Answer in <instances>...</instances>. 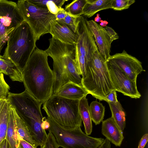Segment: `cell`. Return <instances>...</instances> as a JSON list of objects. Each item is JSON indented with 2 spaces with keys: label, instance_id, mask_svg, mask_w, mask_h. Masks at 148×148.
I'll return each instance as SVG.
<instances>
[{
  "label": "cell",
  "instance_id": "obj_1",
  "mask_svg": "<svg viewBox=\"0 0 148 148\" xmlns=\"http://www.w3.org/2000/svg\"><path fill=\"white\" fill-rule=\"evenodd\" d=\"M48 56L36 47L22 72L25 90L42 104L53 94L54 75L48 64Z\"/></svg>",
  "mask_w": 148,
  "mask_h": 148
},
{
  "label": "cell",
  "instance_id": "obj_2",
  "mask_svg": "<svg viewBox=\"0 0 148 148\" xmlns=\"http://www.w3.org/2000/svg\"><path fill=\"white\" fill-rule=\"evenodd\" d=\"M7 99L27 126L33 139L41 147L47 134L42 127L44 119L41 111L42 104L25 90L19 93L10 92Z\"/></svg>",
  "mask_w": 148,
  "mask_h": 148
},
{
  "label": "cell",
  "instance_id": "obj_3",
  "mask_svg": "<svg viewBox=\"0 0 148 148\" xmlns=\"http://www.w3.org/2000/svg\"><path fill=\"white\" fill-rule=\"evenodd\" d=\"M3 56L11 61L22 72L36 47L33 32L25 21L9 35Z\"/></svg>",
  "mask_w": 148,
  "mask_h": 148
},
{
  "label": "cell",
  "instance_id": "obj_4",
  "mask_svg": "<svg viewBox=\"0 0 148 148\" xmlns=\"http://www.w3.org/2000/svg\"><path fill=\"white\" fill-rule=\"evenodd\" d=\"M106 61L97 49L88 64L85 77L82 78L81 85L89 94L100 101H105V96L114 90Z\"/></svg>",
  "mask_w": 148,
  "mask_h": 148
},
{
  "label": "cell",
  "instance_id": "obj_5",
  "mask_svg": "<svg viewBox=\"0 0 148 148\" xmlns=\"http://www.w3.org/2000/svg\"><path fill=\"white\" fill-rule=\"evenodd\" d=\"M80 100L62 97L53 94L43 104L47 116L63 128L72 130L82 126L79 110Z\"/></svg>",
  "mask_w": 148,
  "mask_h": 148
},
{
  "label": "cell",
  "instance_id": "obj_6",
  "mask_svg": "<svg viewBox=\"0 0 148 148\" xmlns=\"http://www.w3.org/2000/svg\"><path fill=\"white\" fill-rule=\"evenodd\" d=\"M49 41V47L45 51L53 60V94H55L63 85L71 82L69 69L75 57V48L73 45L63 43L53 37Z\"/></svg>",
  "mask_w": 148,
  "mask_h": 148
},
{
  "label": "cell",
  "instance_id": "obj_7",
  "mask_svg": "<svg viewBox=\"0 0 148 148\" xmlns=\"http://www.w3.org/2000/svg\"><path fill=\"white\" fill-rule=\"evenodd\" d=\"M50 125L48 129L53 134L59 147L63 148H97L104 141L102 138L90 136L84 133L81 127L72 130L64 129L47 117Z\"/></svg>",
  "mask_w": 148,
  "mask_h": 148
},
{
  "label": "cell",
  "instance_id": "obj_8",
  "mask_svg": "<svg viewBox=\"0 0 148 148\" xmlns=\"http://www.w3.org/2000/svg\"><path fill=\"white\" fill-rule=\"evenodd\" d=\"M17 3L24 20L32 30L36 41L42 36L50 33V23L56 20L55 15L28 0H19Z\"/></svg>",
  "mask_w": 148,
  "mask_h": 148
},
{
  "label": "cell",
  "instance_id": "obj_9",
  "mask_svg": "<svg viewBox=\"0 0 148 148\" xmlns=\"http://www.w3.org/2000/svg\"><path fill=\"white\" fill-rule=\"evenodd\" d=\"M87 21L82 16L78 18L76 41L74 46L75 55L83 57L89 62L98 48L89 27Z\"/></svg>",
  "mask_w": 148,
  "mask_h": 148
},
{
  "label": "cell",
  "instance_id": "obj_10",
  "mask_svg": "<svg viewBox=\"0 0 148 148\" xmlns=\"http://www.w3.org/2000/svg\"><path fill=\"white\" fill-rule=\"evenodd\" d=\"M106 62L110 78L115 91L131 98H139L141 95L137 90L136 82L131 80L114 63L108 60Z\"/></svg>",
  "mask_w": 148,
  "mask_h": 148
},
{
  "label": "cell",
  "instance_id": "obj_11",
  "mask_svg": "<svg viewBox=\"0 0 148 148\" xmlns=\"http://www.w3.org/2000/svg\"><path fill=\"white\" fill-rule=\"evenodd\" d=\"M107 60L114 63L124 72L132 80L136 82L138 75L145 71L141 62L124 50L121 53L111 56Z\"/></svg>",
  "mask_w": 148,
  "mask_h": 148
},
{
  "label": "cell",
  "instance_id": "obj_12",
  "mask_svg": "<svg viewBox=\"0 0 148 148\" xmlns=\"http://www.w3.org/2000/svg\"><path fill=\"white\" fill-rule=\"evenodd\" d=\"M24 21L16 3L0 0V26L11 32Z\"/></svg>",
  "mask_w": 148,
  "mask_h": 148
},
{
  "label": "cell",
  "instance_id": "obj_13",
  "mask_svg": "<svg viewBox=\"0 0 148 148\" xmlns=\"http://www.w3.org/2000/svg\"><path fill=\"white\" fill-rule=\"evenodd\" d=\"M87 23L99 53L107 61L111 56L110 53L112 41L104 27L93 20L87 21Z\"/></svg>",
  "mask_w": 148,
  "mask_h": 148
},
{
  "label": "cell",
  "instance_id": "obj_14",
  "mask_svg": "<svg viewBox=\"0 0 148 148\" xmlns=\"http://www.w3.org/2000/svg\"><path fill=\"white\" fill-rule=\"evenodd\" d=\"M49 33L52 37L63 43L74 45L76 42V33L65 24L56 20L50 22Z\"/></svg>",
  "mask_w": 148,
  "mask_h": 148
},
{
  "label": "cell",
  "instance_id": "obj_15",
  "mask_svg": "<svg viewBox=\"0 0 148 148\" xmlns=\"http://www.w3.org/2000/svg\"><path fill=\"white\" fill-rule=\"evenodd\" d=\"M123 132L112 117L102 122V134L116 146L121 145L124 139Z\"/></svg>",
  "mask_w": 148,
  "mask_h": 148
},
{
  "label": "cell",
  "instance_id": "obj_16",
  "mask_svg": "<svg viewBox=\"0 0 148 148\" xmlns=\"http://www.w3.org/2000/svg\"><path fill=\"white\" fill-rule=\"evenodd\" d=\"M88 94V92L81 85L70 82L63 85L53 94L68 99L80 100Z\"/></svg>",
  "mask_w": 148,
  "mask_h": 148
},
{
  "label": "cell",
  "instance_id": "obj_17",
  "mask_svg": "<svg viewBox=\"0 0 148 148\" xmlns=\"http://www.w3.org/2000/svg\"><path fill=\"white\" fill-rule=\"evenodd\" d=\"M5 139L12 148H18L21 139L17 130L12 106L10 104Z\"/></svg>",
  "mask_w": 148,
  "mask_h": 148
},
{
  "label": "cell",
  "instance_id": "obj_18",
  "mask_svg": "<svg viewBox=\"0 0 148 148\" xmlns=\"http://www.w3.org/2000/svg\"><path fill=\"white\" fill-rule=\"evenodd\" d=\"M113 0H86L83 9V15L90 18L98 12L112 9Z\"/></svg>",
  "mask_w": 148,
  "mask_h": 148
},
{
  "label": "cell",
  "instance_id": "obj_19",
  "mask_svg": "<svg viewBox=\"0 0 148 148\" xmlns=\"http://www.w3.org/2000/svg\"><path fill=\"white\" fill-rule=\"evenodd\" d=\"M0 69L4 72V74L9 76L12 81L23 82L22 72L11 61L1 55Z\"/></svg>",
  "mask_w": 148,
  "mask_h": 148
},
{
  "label": "cell",
  "instance_id": "obj_20",
  "mask_svg": "<svg viewBox=\"0 0 148 148\" xmlns=\"http://www.w3.org/2000/svg\"><path fill=\"white\" fill-rule=\"evenodd\" d=\"M79 110L85 128V131L87 135H90L92 131V120L89 110V106L86 96L80 100Z\"/></svg>",
  "mask_w": 148,
  "mask_h": 148
},
{
  "label": "cell",
  "instance_id": "obj_21",
  "mask_svg": "<svg viewBox=\"0 0 148 148\" xmlns=\"http://www.w3.org/2000/svg\"><path fill=\"white\" fill-rule=\"evenodd\" d=\"M12 106L17 130L21 139L27 141L37 148L38 145L33 139L27 126Z\"/></svg>",
  "mask_w": 148,
  "mask_h": 148
},
{
  "label": "cell",
  "instance_id": "obj_22",
  "mask_svg": "<svg viewBox=\"0 0 148 148\" xmlns=\"http://www.w3.org/2000/svg\"><path fill=\"white\" fill-rule=\"evenodd\" d=\"M111 110L112 116L115 123L123 131L125 127L126 114L124 110L119 101L117 102H108Z\"/></svg>",
  "mask_w": 148,
  "mask_h": 148
},
{
  "label": "cell",
  "instance_id": "obj_23",
  "mask_svg": "<svg viewBox=\"0 0 148 148\" xmlns=\"http://www.w3.org/2000/svg\"><path fill=\"white\" fill-rule=\"evenodd\" d=\"M34 4L47 9L51 13L56 15L64 8L62 7L68 0H28Z\"/></svg>",
  "mask_w": 148,
  "mask_h": 148
},
{
  "label": "cell",
  "instance_id": "obj_24",
  "mask_svg": "<svg viewBox=\"0 0 148 148\" xmlns=\"http://www.w3.org/2000/svg\"><path fill=\"white\" fill-rule=\"evenodd\" d=\"M89 110L92 121L95 125L103 121L105 112V107L97 101H92L89 106Z\"/></svg>",
  "mask_w": 148,
  "mask_h": 148
},
{
  "label": "cell",
  "instance_id": "obj_25",
  "mask_svg": "<svg viewBox=\"0 0 148 148\" xmlns=\"http://www.w3.org/2000/svg\"><path fill=\"white\" fill-rule=\"evenodd\" d=\"M10 106L7 99L0 110V143L6 138Z\"/></svg>",
  "mask_w": 148,
  "mask_h": 148
},
{
  "label": "cell",
  "instance_id": "obj_26",
  "mask_svg": "<svg viewBox=\"0 0 148 148\" xmlns=\"http://www.w3.org/2000/svg\"><path fill=\"white\" fill-rule=\"evenodd\" d=\"M86 0H74L65 6L64 10L69 15L76 18L83 15Z\"/></svg>",
  "mask_w": 148,
  "mask_h": 148
},
{
  "label": "cell",
  "instance_id": "obj_27",
  "mask_svg": "<svg viewBox=\"0 0 148 148\" xmlns=\"http://www.w3.org/2000/svg\"><path fill=\"white\" fill-rule=\"evenodd\" d=\"M135 2L134 0H113L112 9L116 11L126 9Z\"/></svg>",
  "mask_w": 148,
  "mask_h": 148
},
{
  "label": "cell",
  "instance_id": "obj_28",
  "mask_svg": "<svg viewBox=\"0 0 148 148\" xmlns=\"http://www.w3.org/2000/svg\"><path fill=\"white\" fill-rule=\"evenodd\" d=\"M10 87L5 82L2 73H0V99H7Z\"/></svg>",
  "mask_w": 148,
  "mask_h": 148
},
{
  "label": "cell",
  "instance_id": "obj_29",
  "mask_svg": "<svg viewBox=\"0 0 148 148\" xmlns=\"http://www.w3.org/2000/svg\"><path fill=\"white\" fill-rule=\"evenodd\" d=\"M58 21L62 22L66 25L74 33H76L77 18L71 16L67 14L66 16L64 19Z\"/></svg>",
  "mask_w": 148,
  "mask_h": 148
},
{
  "label": "cell",
  "instance_id": "obj_30",
  "mask_svg": "<svg viewBox=\"0 0 148 148\" xmlns=\"http://www.w3.org/2000/svg\"><path fill=\"white\" fill-rule=\"evenodd\" d=\"M105 101L107 102H117L118 101L117 99L116 91L114 90H112L105 97Z\"/></svg>",
  "mask_w": 148,
  "mask_h": 148
},
{
  "label": "cell",
  "instance_id": "obj_31",
  "mask_svg": "<svg viewBox=\"0 0 148 148\" xmlns=\"http://www.w3.org/2000/svg\"><path fill=\"white\" fill-rule=\"evenodd\" d=\"M104 28L112 41L119 39L118 34L111 27L106 26Z\"/></svg>",
  "mask_w": 148,
  "mask_h": 148
},
{
  "label": "cell",
  "instance_id": "obj_32",
  "mask_svg": "<svg viewBox=\"0 0 148 148\" xmlns=\"http://www.w3.org/2000/svg\"><path fill=\"white\" fill-rule=\"evenodd\" d=\"M18 148H37L27 141L20 139Z\"/></svg>",
  "mask_w": 148,
  "mask_h": 148
},
{
  "label": "cell",
  "instance_id": "obj_33",
  "mask_svg": "<svg viewBox=\"0 0 148 148\" xmlns=\"http://www.w3.org/2000/svg\"><path fill=\"white\" fill-rule=\"evenodd\" d=\"M148 140V134H145L140 139L138 148H144Z\"/></svg>",
  "mask_w": 148,
  "mask_h": 148
},
{
  "label": "cell",
  "instance_id": "obj_34",
  "mask_svg": "<svg viewBox=\"0 0 148 148\" xmlns=\"http://www.w3.org/2000/svg\"><path fill=\"white\" fill-rule=\"evenodd\" d=\"M67 13L64 9L59 11L55 15L56 20L60 21L66 17Z\"/></svg>",
  "mask_w": 148,
  "mask_h": 148
},
{
  "label": "cell",
  "instance_id": "obj_35",
  "mask_svg": "<svg viewBox=\"0 0 148 148\" xmlns=\"http://www.w3.org/2000/svg\"><path fill=\"white\" fill-rule=\"evenodd\" d=\"M97 148H111L110 142L106 138Z\"/></svg>",
  "mask_w": 148,
  "mask_h": 148
},
{
  "label": "cell",
  "instance_id": "obj_36",
  "mask_svg": "<svg viewBox=\"0 0 148 148\" xmlns=\"http://www.w3.org/2000/svg\"><path fill=\"white\" fill-rule=\"evenodd\" d=\"M0 148H12L10 145L5 139L0 143Z\"/></svg>",
  "mask_w": 148,
  "mask_h": 148
},
{
  "label": "cell",
  "instance_id": "obj_37",
  "mask_svg": "<svg viewBox=\"0 0 148 148\" xmlns=\"http://www.w3.org/2000/svg\"><path fill=\"white\" fill-rule=\"evenodd\" d=\"M50 126L49 123L47 121V119L45 117L42 123V128L45 130L48 129Z\"/></svg>",
  "mask_w": 148,
  "mask_h": 148
},
{
  "label": "cell",
  "instance_id": "obj_38",
  "mask_svg": "<svg viewBox=\"0 0 148 148\" xmlns=\"http://www.w3.org/2000/svg\"><path fill=\"white\" fill-rule=\"evenodd\" d=\"M6 42L0 35V53Z\"/></svg>",
  "mask_w": 148,
  "mask_h": 148
},
{
  "label": "cell",
  "instance_id": "obj_39",
  "mask_svg": "<svg viewBox=\"0 0 148 148\" xmlns=\"http://www.w3.org/2000/svg\"><path fill=\"white\" fill-rule=\"evenodd\" d=\"M108 22L106 20H101L100 21L99 25L101 27H106L108 24Z\"/></svg>",
  "mask_w": 148,
  "mask_h": 148
},
{
  "label": "cell",
  "instance_id": "obj_40",
  "mask_svg": "<svg viewBox=\"0 0 148 148\" xmlns=\"http://www.w3.org/2000/svg\"><path fill=\"white\" fill-rule=\"evenodd\" d=\"M96 15V17L95 18L94 21L96 22L100 23L101 20V18L99 16L100 14H97Z\"/></svg>",
  "mask_w": 148,
  "mask_h": 148
},
{
  "label": "cell",
  "instance_id": "obj_41",
  "mask_svg": "<svg viewBox=\"0 0 148 148\" xmlns=\"http://www.w3.org/2000/svg\"><path fill=\"white\" fill-rule=\"evenodd\" d=\"M7 99H0V110L2 108Z\"/></svg>",
  "mask_w": 148,
  "mask_h": 148
},
{
  "label": "cell",
  "instance_id": "obj_42",
  "mask_svg": "<svg viewBox=\"0 0 148 148\" xmlns=\"http://www.w3.org/2000/svg\"><path fill=\"white\" fill-rule=\"evenodd\" d=\"M2 73L3 74H4V72L0 69V73Z\"/></svg>",
  "mask_w": 148,
  "mask_h": 148
}]
</instances>
